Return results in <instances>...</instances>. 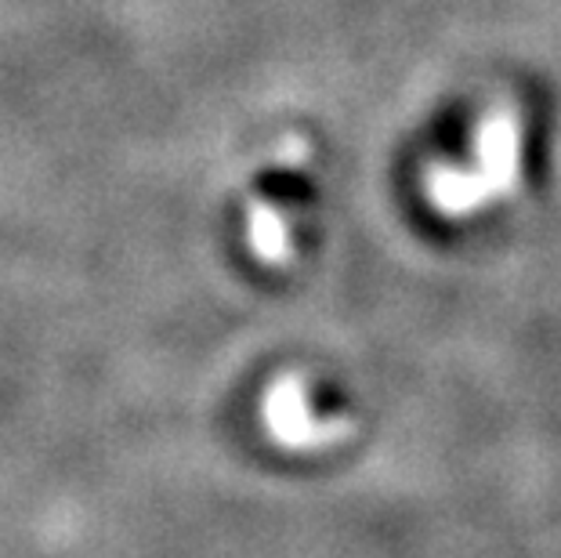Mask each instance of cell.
Instances as JSON below:
<instances>
[{"label":"cell","instance_id":"obj_1","mask_svg":"<svg viewBox=\"0 0 561 558\" xmlns=\"http://www.w3.org/2000/svg\"><path fill=\"white\" fill-rule=\"evenodd\" d=\"M265 421L272 435L286 446H319L330 443V435H337V421H322L308 410L305 388L297 377H279L276 388L265 399Z\"/></svg>","mask_w":561,"mask_h":558},{"label":"cell","instance_id":"obj_2","mask_svg":"<svg viewBox=\"0 0 561 558\" xmlns=\"http://www.w3.org/2000/svg\"><path fill=\"white\" fill-rule=\"evenodd\" d=\"M250 247L265 261L290 258V229H286L283 210H276L272 204L250 207Z\"/></svg>","mask_w":561,"mask_h":558}]
</instances>
